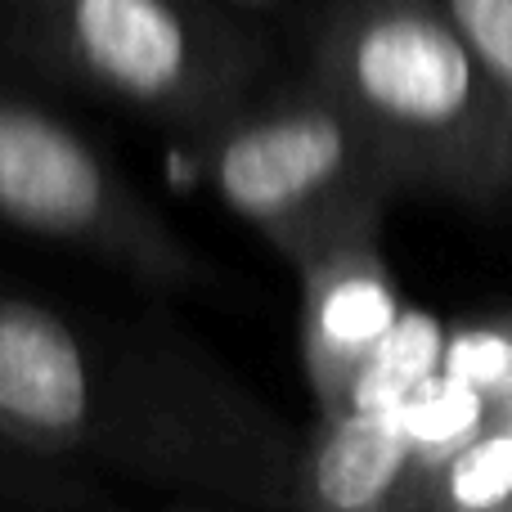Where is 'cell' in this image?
<instances>
[{"label": "cell", "instance_id": "1", "mask_svg": "<svg viewBox=\"0 0 512 512\" xmlns=\"http://www.w3.org/2000/svg\"><path fill=\"white\" fill-rule=\"evenodd\" d=\"M0 441L162 490L297 512L301 441L212 351L0 288Z\"/></svg>", "mask_w": 512, "mask_h": 512}, {"label": "cell", "instance_id": "2", "mask_svg": "<svg viewBox=\"0 0 512 512\" xmlns=\"http://www.w3.org/2000/svg\"><path fill=\"white\" fill-rule=\"evenodd\" d=\"M306 72L387 149L405 189L512 203V131L445 0H319Z\"/></svg>", "mask_w": 512, "mask_h": 512}, {"label": "cell", "instance_id": "3", "mask_svg": "<svg viewBox=\"0 0 512 512\" xmlns=\"http://www.w3.org/2000/svg\"><path fill=\"white\" fill-rule=\"evenodd\" d=\"M0 54L194 149L256 95L265 45L198 0H0Z\"/></svg>", "mask_w": 512, "mask_h": 512}, {"label": "cell", "instance_id": "4", "mask_svg": "<svg viewBox=\"0 0 512 512\" xmlns=\"http://www.w3.org/2000/svg\"><path fill=\"white\" fill-rule=\"evenodd\" d=\"M189 153L221 203L292 270L328 248L378 239L382 212L405 189L387 149L310 72L274 95H252Z\"/></svg>", "mask_w": 512, "mask_h": 512}, {"label": "cell", "instance_id": "5", "mask_svg": "<svg viewBox=\"0 0 512 512\" xmlns=\"http://www.w3.org/2000/svg\"><path fill=\"white\" fill-rule=\"evenodd\" d=\"M0 225L23 239L72 248L167 292L212 279L185 234L135 180L54 113L0 54Z\"/></svg>", "mask_w": 512, "mask_h": 512}, {"label": "cell", "instance_id": "6", "mask_svg": "<svg viewBox=\"0 0 512 512\" xmlns=\"http://www.w3.org/2000/svg\"><path fill=\"white\" fill-rule=\"evenodd\" d=\"M301 364L319 414L346 405L360 369L396 328L400 301L396 279L378 252V239H355L319 252L301 265Z\"/></svg>", "mask_w": 512, "mask_h": 512}, {"label": "cell", "instance_id": "7", "mask_svg": "<svg viewBox=\"0 0 512 512\" xmlns=\"http://www.w3.org/2000/svg\"><path fill=\"white\" fill-rule=\"evenodd\" d=\"M427 477L400 405H342L319 414L301 445L297 512H423Z\"/></svg>", "mask_w": 512, "mask_h": 512}, {"label": "cell", "instance_id": "8", "mask_svg": "<svg viewBox=\"0 0 512 512\" xmlns=\"http://www.w3.org/2000/svg\"><path fill=\"white\" fill-rule=\"evenodd\" d=\"M423 512H512V427L495 418L427 477Z\"/></svg>", "mask_w": 512, "mask_h": 512}, {"label": "cell", "instance_id": "9", "mask_svg": "<svg viewBox=\"0 0 512 512\" xmlns=\"http://www.w3.org/2000/svg\"><path fill=\"white\" fill-rule=\"evenodd\" d=\"M445 360V324L423 310H400L396 328L360 369L346 405H405L427 378L441 373Z\"/></svg>", "mask_w": 512, "mask_h": 512}, {"label": "cell", "instance_id": "10", "mask_svg": "<svg viewBox=\"0 0 512 512\" xmlns=\"http://www.w3.org/2000/svg\"><path fill=\"white\" fill-rule=\"evenodd\" d=\"M400 414H405V432H409V445H414V459L423 468V477H432L459 445H468L481 427H490L499 418L477 391L454 382L450 373L427 378L400 405Z\"/></svg>", "mask_w": 512, "mask_h": 512}, {"label": "cell", "instance_id": "11", "mask_svg": "<svg viewBox=\"0 0 512 512\" xmlns=\"http://www.w3.org/2000/svg\"><path fill=\"white\" fill-rule=\"evenodd\" d=\"M441 373L472 387L499 418L512 409V310L445 328Z\"/></svg>", "mask_w": 512, "mask_h": 512}, {"label": "cell", "instance_id": "12", "mask_svg": "<svg viewBox=\"0 0 512 512\" xmlns=\"http://www.w3.org/2000/svg\"><path fill=\"white\" fill-rule=\"evenodd\" d=\"M512 131V0H445Z\"/></svg>", "mask_w": 512, "mask_h": 512}, {"label": "cell", "instance_id": "13", "mask_svg": "<svg viewBox=\"0 0 512 512\" xmlns=\"http://www.w3.org/2000/svg\"><path fill=\"white\" fill-rule=\"evenodd\" d=\"M27 454L18 459H0V495H23V499H63V486H45V477H36L27 468Z\"/></svg>", "mask_w": 512, "mask_h": 512}, {"label": "cell", "instance_id": "14", "mask_svg": "<svg viewBox=\"0 0 512 512\" xmlns=\"http://www.w3.org/2000/svg\"><path fill=\"white\" fill-rule=\"evenodd\" d=\"M176 512H216V508H176Z\"/></svg>", "mask_w": 512, "mask_h": 512}, {"label": "cell", "instance_id": "15", "mask_svg": "<svg viewBox=\"0 0 512 512\" xmlns=\"http://www.w3.org/2000/svg\"><path fill=\"white\" fill-rule=\"evenodd\" d=\"M504 418H508V427H512V409H508V414H504Z\"/></svg>", "mask_w": 512, "mask_h": 512}]
</instances>
